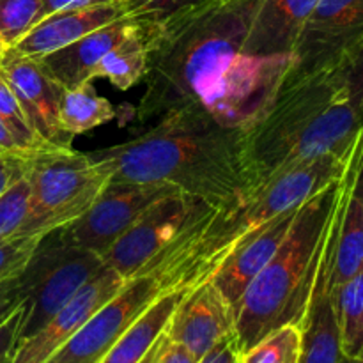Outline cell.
Segmentation results:
<instances>
[{"mask_svg":"<svg viewBox=\"0 0 363 363\" xmlns=\"http://www.w3.org/2000/svg\"><path fill=\"white\" fill-rule=\"evenodd\" d=\"M344 53L314 67L294 60L268 105L241 128L247 194L287 170L353 145L363 123L347 92Z\"/></svg>","mask_w":363,"mask_h":363,"instance_id":"cell-1","label":"cell"},{"mask_svg":"<svg viewBox=\"0 0 363 363\" xmlns=\"http://www.w3.org/2000/svg\"><path fill=\"white\" fill-rule=\"evenodd\" d=\"M240 140L241 128L223 126L195 103L167 113L131 140L89 155L108 167L110 181L172 184L223 209L247 194Z\"/></svg>","mask_w":363,"mask_h":363,"instance_id":"cell-2","label":"cell"},{"mask_svg":"<svg viewBox=\"0 0 363 363\" xmlns=\"http://www.w3.org/2000/svg\"><path fill=\"white\" fill-rule=\"evenodd\" d=\"M261 0H206L162 18L149 55L145 91L135 121L147 124L202 103L209 89L243 53Z\"/></svg>","mask_w":363,"mask_h":363,"instance_id":"cell-3","label":"cell"},{"mask_svg":"<svg viewBox=\"0 0 363 363\" xmlns=\"http://www.w3.org/2000/svg\"><path fill=\"white\" fill-rule=\"evenodd\" d=\"M353 145L344 152H332L287 170L257 190L245 194L236 204L216 209L204 223L163 252L144 273L156 277L163 293L188 291L209 282L245 240L282 213L298 209L339 179L346 170Z\"/></svg>","mask_w":363,"mask_h":363,"instance_id":"cell-4","label":"cell"},{"mask_svg":"<svg viewBox=\"0 0 363 363\" xmlns=\"http://www.w3.org/2000/svg\"><path fill=\"white\" fill-rule=\"evenodd\" d=\"M340 195L342 176L298 208L284 243L240 298L234 307V339L240 353L284 326L301 328L335 233Z\"/></svg>","mask_w":363,"mask_h":363,"instance_id":"cell-5","label":"cell"},{"mask_svg":"<svg viewBox=\"0 0 363 363\" xmlns=\"http://www.w3.org/2000/svg\"><path fill=\"white\" fill-rule=\"evenodd\" d=\"M27 177L30 213L16 236H45L80 218L112 179V172L89 152L59 149L30 156Z\"/></svg>","mask_w":363,"mask_h":363,"instance_id":"cell-6","label":"cell"},{"mask_svg":"<svg viewBox=\"0 0 363 363\" xmlns=\"http://www.w3.org/2000/svg\"><path fill=\"white\" fill-rule=\"evenodd\" d=\"M105 268L101 255L64 240L57 229L45 234L27 268L18 277L25 308L20 342L39 332L59 308Z\"/></svg>","mask_w":363,"mask_h":363,"instance_id":"cell-7","label":"cell"},{"mask_svg":"<svg viewBox=\"0 0 363 363\" xmlns=\"http://www.w3.org/2000/svg\"><path fill=\"white\" fill-rule=\"evenodd\" d=\"M216 209L183 191L152 204L103 255L108 268L124 280L142 275L177 240L204 223Z\"/></svg>","mask_w":363,"mask_h":363,"instance_id":"cell-8","label":"cell"},{"mask_svg":"<svg viewBox=\"0 0 363 363\" xmlns=\"http://www.w3.org/2000/svg\"><path fill=\"white\" fill-rule=\"evenodd\" d=\"M177 190L165 183L108 181L91 208L74 222L57 229L64 240L105 255L106 250L151 208Z\"/></svg>","mask_w":363,"mask_h":363,"instance_id":"cell-9","label":"cell"},{"mask_svg":"<svg viewBox=\"0 0 363 363\" xmlns=\"http://www.w3.org/2000/svg\"><path fill=\"white\" fill-rule=\"evenodd\" d=\"M293 64L294 55L250 57L241 53L209 89L202 105L223 126H247L268 105Z\"/></svg>","mask_w":363,"mask_h":363,"instance_id":"cell-10","label":"cell"},{"mask_svg":"<svg viewBox=\"0 0 363 363\" xmlns=\"http://www.w3.org/2000/svg\"><path fill=\"white\" fill-rule=\"evenodd\" d=\"M162 294L160 282L151 273L126 280L123 289L45 363H99L131 323Z\"/></svg>","mask_w":363,"mask_h":363,"instance_id":"cell-11","label":"cell"},{"mask_svg":"<svg viewBox=\"0 0 363 363\" xmlns=\"http://www.w3.org/2000/svg\"><path fill=\"white\" fill-rule=\"evenodd\" d=\"M0 73L13 89L28 124L45 147L73 149V137L60 126L59 108L64 87L39 64L11 48L0 62Z\"/></svg>","mask_w":363,"mask_h":363,"instance_id":"cell-12","label":"cell"},{"mask_svg":"<svg viewBox=\"0 0 363 363\" xmlns=\"http://www.w3.org/2000/svg\"><path fill=\"white\" fill-rule=\"evenodd\" d=\"M165 335L201 360L234 337V307L211 280L199 284L183 293Z\"/></svg>","mask_w":363,"mask_h":363,"instance_id":"cell-13","label":"cell"},{"mask_svg":"<svg viewBox=\"0 0 363 363\" xmlns=\"http://www.w3.org/2000/svg\"><path fill=\"white\" fill-rule=\"evenodd\" d=\"M126 284V280L106 266L92 277L39 332L21 340L13 363H45L71 335L78 332L99 308L108 303Z\"/></svg>","mask_w":363,"mask_h":363,"instance_id":"cell-14","label":"cell"},{"mask_svg":"<svg viewBox=\"0 0 363 363\" xmlns=\"http://www.w3.org/2000/svg\"><path fill=\"white\" fill-rule=\"evenodd\" d=\"M363 38V0H319L294 48L301 67H314L342 55Z\"/></svg>","mask_w":363,"mask_h":363,"instance_id":"cell-15","label":"cell"},{"mask_svg":"<svg viewBox=\"0 0 363 363\" xmlns=\"http://www.w3.org/2000/svg\"><path fill=\"white\" fill-rule=\"evenodd\" d=\"M140 6L142 0H124V2L80 7V9L57 11L43 18L13 46V50L21 55L39 59L78 41L84 35L112 21L140 14Z\"/></svg>","mask_w":363,"mask_h":363,"instance_id":"cell-16","label":"cell"},{"mask_svg":"<svg viewBox=\"0 0 363 363\" xmlns=\"http://www.w3.org/2000/svg\"><path fill=\"white\" fill-rule=\"evenodd\" d=\"M363 266V128L342 174L337 241L330 287L337 289Z\"/></svg>","mask_w":363,"mask_h":363,"instance_id":"cell-17","label":"cell"},{"mask_svg":"<svg viewBox=\"0 0 363 363\" xmlns=\"http://www.w3.org/2000/svg\"><path fill=\"white\" fill-rule=\"evenodd\" d=\"M144 16L133 14V16L121 18L112 21L91 34L84 35L78 41L39 57V64L62 85L64 89L77 87L85 82L94 80V69L99 60L121 41L133 34L140 27Z\"/></svg>","mask_w":363,"mask_h":363,"instance_id":"cell-18","label":"cell"},{"mask_svg":"<svg viewBox=\"0 0 363 363\" xmlns=\"http://www.w3.org/2000/svg\"><path fill=\"white\" fill-rule=\"evenodd\" d=\"M337 225L325 259L319 268L314 293L307 315L301 325V353L298 363H351L353 360L344 354L340 342V330L337 323L335 307H333L332 268L335 254Z\"/></svg>","mask_w":363,"mask_h":363,"instance_id":"cell-19","label":"cell"},{"mask_svg":"<svg viewBox=\"0 0 363 363\" xmlns=\"http://www.w3.org/2000/svg\"><path fill=\"white\" fill-rule=\"evenodd\" d=\"M296 211L298 209H291L266 223L259 233L245 240L213 275L211 282L222 291L233 307H236L247 287L277 254L293 225Z\"/></svg>","mask_w":363,"mask_h":363,"instance_id":"cell-20","label":"cell"},{"mask_svg":"<svg viewBox=\"0 0 363 363\" xmlns=\"http://www.w3.org/2000/svg\"><path fill=\"white\" fill-rule=\"evenodd\" d=\"M319 0H261L243 55H294L298 38Z\"/></svg>","mask_w":363,"mask_h":363,"instance_id":"cell-21","label":"cell"},{"mask_svg":"<svg viewBox=\"0 0 363 363\" xmlns=\"http://www.w3.org/2000/svg\"><path fill=\"white\" fill-rule=\"evenodd\" d=\"M160 32H162V21L144 16L140 27L133 34L113 46L99 60L94 69V80L106 78L119 91H128L140 80H144L149 55L158 41Z\"/></svg>","mask_w":363,"mask_h":363,"instance_id":"cell-22","label":"cell"},{"mask_svg":"<svg viewBox=\"0 0 363 363\" xmlns=\"http://www.w3.org/2000/svg\"><path fill=\"white\" fill-rule=\"evenodd\" d=\"M184 291H170L156 298L119 337L99 363H140L165 332L174 308Z\"/></svg>","mask_w":363,"mask_h":363,"instance_id":"cell-23","label":"cell"},{"mask_svg":"<svg viewBox=\"0 0 363 363\" xmlns=\"http://www.w3.org/2000/svg\"><path fill=\"white\" fill-rule=\"evenodd\" d=\"M117 116V110L106 98L98 94L92 82L64 89L60 98V126L71 137L91 131L108 123Z\"/></svg>","mask_w":363,"mask_h":363,"instance_id":"cell-24","label":"cell"},{"mask_svg":"<svg viewBox=\"0 0 363 363\" xmlns=\"http://www.w3.org/2000/svg\"><path fill=\"white\" fill-rule=\"evenodd\" d=\"M332 296L340 330L342 351L350 360H357L363 353V266L347 282L333 289Z\"/></svg>","mask_w":363,"mask_h":363,"instance_id":"cell-25","label":"cell"},{"mask_svg":"<svg viewBox=\"0 0 363 363\" xmlns=\"http://www.w3.org/2000/svg\"><path fill=\"white\" fill-rule=\"evenodd\" d=\"M301 353V328L284 326L241 353L238 363H298Z\"/></svg>","mask_w":363,"mask_h":363,"instance_id":"cell-26","label":"cell"},{"mask_svg":"<svg viewBox=\"0 0 363 363\" xmlns=\"http://www.w3.org/2000/svg\"><path fill=\"white\" fill-rule=\"evenodd\" d=\"M28 163V162H27ZM30 213V183L27 170L0 194V240L20 234Z\"/></svg>","mask_w":363,"mask_h":363,"instance_id":"cell-27","label":"cell"},{"mask_svg":"<svg viewBox=\"0 0 363 363\" xmlns=\"http://www.w3.org/2000/svg\"><path fill=\"white\" fill-rule=\"evenodd\" d=\"M43 18L41 0H0V35L11 48Z\"/></svg>","mask_w":363,"mask_h":363,"instance_id":"cell-28","label":"cell"},{"mask_svg":"<svg viewBox=\"0 0 363 363\" xmlns=\"http://www.w3.org/2000/svg\"><path fill=\"white\" fill-rule=\"evenodd\" d=\"M0 121L9 128V131L14 135L18 144L23 145L27 151H52V149L45 147V145L41 144V140L35 137L34 130H32L30 124H28L27 117H25L16 96H14L13 89L7 84L6 78L2 77V73H0Z\"/></svg>","mask_w":363,"mask_h":363,"instance_id":"cell-29","label":"cell"},{"mask_svg":"<svg viewBox=\"0 0 363 363\" xmlns=\"http://www.w3.org/2000/svg\"><path fill=\"white\" fill-rule=\"evenodd\" d=\"M41 240V234L0 240V284L11 282L23 273Z\"/></svg>","mask_w":363,"mask_h":363,"instance_id":"cell-30","label":"cell"},{"mask_svg":"<svg viewBox=\"0 0 363 363\" xmlns=\"http://www.w3.org/2000/svg\"><path fill=\"white\" fill-rule=\"evenodd\" d=\"M347 92L363 123V38L344 53Z\"/></svg>","mask_w":363,"mask_h":363,"instance_id":"cell-31","label":"cell"},{"mask_svg":"<svg viewBox=\"0 0 363 363\" xmlns=\"http://www.w3.org/2000/svg\"><path fill=\"white\" fill-rule=\"evenodd\" d=\"M23 301L14 308L13 314L0 325V363H13L20 342L21 321H23Z\"/></svg>","mask_w":363,"mask_h":363,"instance_id":"cell-32","label":"cell"},{"mask_svg":"<svg viewBox=\"0 0 363 363\" xmlns=\"http://www.w3.org/2000/svg\"><path fill=\"white\" fill-rule=\"evenodd\" d=\"M202 2H206V0H145L140 6V14L142 16L155 18V20H162L169 14Z\"/></svg>","mask_w":363,"mask_h":363,"instance_id":"cell-33","label":"cell"},{"mask_svg":"<svg viewBox=\"0 0 363 363\" xmlns=\"http://www.w3.org/2000/svg\"><path fill=\"white\" fill-rule=\"evenodd\" d=\"M30 156H2L0 158V194L9 186L11 183L21 177L27 170V162Z\"/></svg>","mask_w":363,"mask_h":363,"instance_id":"cell-34","label":"cell"},{"mask_svg":"<svg viewBox=\"0 0 363 363\" xmlns=\"http://www.w3.org/2000/svg\"><path fill=\"white\" fill-rule=\"evenodd\" d=\"M21 301H23V298H21L18 279L11 280V282L0 284V325L13 314L14 308H16Z\"/></svg>","mask_w":363,"mask_h":363,"instance_id":"cell-35","label":"cell"},{"mask_svg":"<svg viewBox=\"0 0 363 363\" xmlns=\"http://www.w3.org/2000/svg\"><path fill=\"white\" fill-rule=\"evenodd\" d=\"M156 363H199V360L190 351L184 350L181 344H176L167 339V335L163 333V342L162 347H160V354Z\"/></svg>","mask_w":363,"mask_h":363,"instance_id":"cell-36","label":"cell"},{"mask_svg":"<svg viewBox=\"0 0 363 363\" xmlns=\"http://www.w3.org/2000/svg\"><path fill=\"white\" fill-rule=\"evenodd\" d=\"M240 357L241 353L236 346V339L233 337V339L218 344L215 350L209 351L204 358L199 360V363H238Z\"/></svg>","mask_w":363,"mask_h":363,"instance_id":"cell-37","label":"cell"},{"mask_svg":"<svg viewBox=\"0 0 363 363\" xmlns=\"http://www.w3.org/2000/svg\"><path fill=\"white\" fill-rule=\"evenodd\" d=\"M43 2V13L45 16L57 13V11H67V9H80V7H91V6H101V4H112V2H124V0H41ZM145 0H142L144 4Z\"/></svg>","mask_w":363,"mask_h":363,"instance_id":"cell-38","label":"cell"},{"mask_svg":"<svg viewBox=\"0 0 363 363\" xmlns=\"http://www.w3.org/2000/svg\"><path fill=\"white\" fill-rule=\"evenodd\" d=\"M43 152V151H41ZM38 152H30L23 147V145L18 144V140L14 138V135L11 133L9 128L0 121V158L2 156H34Z\"/></svg>","mask_w":363,"mask_h":363,"instance_id":"cell-39","label":"cell"},{"mask_svg":"<svg viewBox=\"0 0 363 363\" xmlns=\"http://www.w3.org/2000/svg\"><path fill=\"white\" fill-rule=\"evenodd\" d=\"M163 333H165V332H163ZM163 333H162V337L156 340L155 346L151 347V351L145 354L144 360H142L140 363H156V360H158V354H160V347H162V342H163Z\"/></svg>","mask_w":363,"mask_h":363,"instance_id":"cell-40","label":"cell"},{"mask_svg":"<svg viewBox=\"0 0 363 363\" xmlns=\"http://www.w3.org/2000/svg\"><path fill=\"white\" fill-rule=\"evenodd\" d=\"M9 50H11L9 43H7L6 39H4L2 35H0V62H2V59H4V57H6V53L9 52Z\"/></svg>","mask_w":363,"mask_h":363,"instance_id":"cell-41","label":"cell"},{"mask_svg":"<svg viewBox=\"0 0 363 363\" xmlns=\"http://www.w3.org/2000/svg\"><path fill=\"white\" fill-rule=\"evenodd\" d=\"M351 363H363V353H362L360 358H357V360H353Z\"/></svg>","mask_w":363,"mask_h":363,"instance_id":"cell-42","label":"cell"},{"mask_svg":"<svg viewBox=\"0 0 363 363\" xmlns=\"http://www.w3.org/2000/svg\"><path fill=\"white\" fill-rule=\"evenodd\" d=\"M362 350H363V326H362Z\"/></svg>","mask_w":363,"mask_h":363,"instance_id":"cell-43","label":"cell"}]
</instances>
